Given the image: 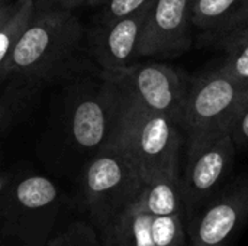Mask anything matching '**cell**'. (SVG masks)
<instances>
[{"instance_id":"19","label":"cell","mask_w":248,"mask_h":246,"mask_svg":"<svg viewBox=\"0 0 248 246\" xmlns=\"http://www.w3.org/2000/svg\"><path fill=\"white\" fill-rule=\"evenodd\" d=\"M87 0H57V3H60L62 7L65 9H73V7H78L86 4Z\"/></svg>"},{"instance_id":"18","label":"cell","mask_w":248,"mask_h":246,"mask_svg":"<svg viewBox=\"0 0 248 246\" xmlns=\"http://www.w3.org/2000/svg\"><path fill=\"white\" fill-rule=\"evenodd\" d=\"M230 135L238 149H247L248 148V90L244 94L234 119L230 125Z\"/></svg>"},{"instance_id":"13","label":"cell","mask_w":248,"mask_h":246,"mask_svg":"<svg viewBox=\"0 0 248 246\" xmlns=\"http://www.w3.org/2000/svg\"><path fill=\"white\" fill-rule=\"evenodd\" d=\"M193 26L214 43L248 26V0H193Z\"/></svg>"},{"instance_id":"9","label":"cell","mask_w":248,"mask_h":246,"mask_svg":"<svg viewBox=\"0 0 248 246\" xmlns=\"http://www.w3.org/2000/svg\"><path fill=\"white\" fill-rule=\"evenodd\" d=\"M97 235L100 246H186L187 219L185 215H154L135 197Z\"/></svg>"},{"instance_id":"22","label":"cell","mask_w":248,"mask_h":246,"mask_svg":"<svg viewBox=\"0 0 248 246\" xmlns=\"http://www.w3.org/2000/svg\"><path fill=\"white\" fill-rule=\"evenodd\" d=\"M105 3V0H87L86 1V4H89V6H102Z\"/></svg>"},{"instance_id":"16","label":"cell","mask_w":248,"mask_h":246,"mask_svg":"<svg viewBox=\"0 0 248 246\" xmlns=\"http://www.w3.org/2000/svg\"><path fill=\"white\" fill-rule=\"evenodd\" d=\"M45 246H100L97 231L89 222H73Z\"/></svg>"},{"instance_id":"2","label":"cell","mask_w":248,"mask_h":246,"mask_svg":"<svg viewBox=\"0 0 248 246\" xmlns=\"http://www.w3.org/2000/svg\"><path fill=\"white\" fill-rule=\"evenodd\" d=\"M81 33L80 22L68 10L35 12L13 46L9 75L26 81L54 77L68 62Z\"/></svg>"},{"instance_id":"17","label":"cell","mask_w":248,"mask_h":246,"mask_svg":"<svg viewBox=\"0 0 248 246\" xmlns=\"http://www.w3.org/2000/svg\"><path fill=\"white\" fill-rule=\"evenodd\" d=\"M153 0H105L103 10L99 19V23H108L121 17H125L128 14H132L148 4H151Z\"/></svg>"},{"instance_id":"15","label":"cell","mask_w":248,"mask_h":246,"mask_svg":"<svg viewBox=\"0 0 248 246\" xmlns=\"http://www.w3.org/2000/svg\"><path fill=\"white\" fill-rule=\"evenodd\" d=\"M224 51L221 68L231 77L248 84V26L215 42Z\"/></svg>"},{"instance_id":"7","label":"cell","mask_w":248,"mask_h":246,"mask_svg":"<svg viewBox=\"0 0 248 246\" xmlns=\"http://www.w3.org/2000/svg\"><path fill=\"white\" fill-rule=\"evenodd\" d=\"M119 113V88L103 70L96 81L86 84L76 96L70 112L73 142L96 154L112 145Z\"/></svg>"},{"instance_id":"6","label":"cell","mask_w":248,"mask_h":246,"mask_svg":"<svg viewBox=\"0 0 248 246\" xmlns=\"http://www.w3.org/2000/svg\"><path fill=\"white\" fill-rule=\"evenodd\" d=\"M247 90V83L221 67L198 75L189 84L182 116L186 139L228 130Z\"/></svg>"},{"instance_id":"14","label":"cell","mask_w":248,"mask_h":246,"mask_svg":"<svg viewBox=\"0 0 248 246\" xmlns=\"http://www.w3.org/2000/svg\"><path fill=\"white\" fill-rule=\"evenodd\" d=\"M35 14V0H16L0 13V81L9 75L13 46Z\"/></svg>"},{"instance_id":"24","label":"cell","mask_w":248,"mask_h":246,"mask_svg":"<svg viewBox=\"0 0 248 246\" xmlns=\"http://www.w3.org/2000/svg\"><path fill=\"white\" fill-rule=\"evenodd\" d=\"M3 244V236H1V232H0V246Z\"/></svg>"},{"instance_id":"8","label":"cell","mask_w":248,"mask_h":246,"mask_svg":"<svg viewBox=\"0 0 248 246\" xmlns=\"http://www.w3.org/2000/svg\"><path fill=\"white\" fill-rule=\"evenodd\" d=\"M108 74L145 109L167 115L182 125L189 84L174 67L137 61L118 72Z\"/></svg>"},{"instance_id":"12","label":"cell","mask_w":248,"mask_h":246,"mask_svg":"<svg viewBox=\"0 0 248 246\" xmlns=\"http://www.w3.org/2000/svg\"><path fill=\"white\" fill-rule=\"evenodd\" d=\"M150 6L112 22L97 23L92 33V52L103 71L118 72L140 61L138 43Z\"/></svg>"},{"instance_id":"23","label":"cell","mask_w":248,"mask_h":246,"mask_svg":"<svg viewBox=\"0 0 248 246\" xmlns=\"http://www.w3.org/2000/svg\"><path fill=\"white\" fill-rule=\"evenodd\" d=\"M6 4H9V1H7V0H0V12L4 9V6H6Z\"/></svg>"},{"instance_id":"3","label":"cell","mask_w":248,"mask_h":246,"mask_svg":"<svg viewBox=\"0 0 248 246\" xmlns=\"http://www.w3.org/2000/svg\"><path fill=\"white\" fill-rule=\"evenodd\" d=\"M60 212L58 187L44 175L9 181L0 194V232L22 246H45Z\"/></svg>"},{"instance_id":"1","label":"cell","mask_w":248,"mask_h":246,"mask_svg":"<svg viewBox=\"0 0 248 246\" xmlns=\"http://www.w3.org/2000/svg\"><path fill=\"white\" fill-rule=\"evenodd\" d=\"M118 88L119 113L112 145L134 161L144 184L166 173L180 171V151L186 141L182 125L167 115L145 109Z\"/></svg>"},{"instance_id":"21","label":"cell","mask_w":248,"mask_h":246,"mask_svg":"<svg viewBox=\"0 0 248 246\" xmlns=\"http://www.w3.org/2000/svg\"><path fill=\"white\" fill-rule=\"evenodd\" d=\"M9 181H10V177H9V175L0 174V194H1V191L4 190V187L9 184Z\"/></svg>"},{"instance_id":"20","label":"cell","mask_w":248,"mask_h":246,"mask_svg":"<svg viewBox=\"0 0 248 246\" xmlns=\"http://www.w3.org/2000/svg\"><path fill=\"white\" fill-rule=\"evenodd\" d=\"M9 107H10V104H9L6 100H0V123H1V122L4 120V117L7 116Z\"/></svg>"},{"instance_id":"4","label":"cell","mask_w":248,"mask_h":246,"mask_svg":"<svg viewBox=\"0 0 248 246\" xmlns=\"http://www.w3.org/2000/svg\"><path fill=\"white\" fill-rule=\"evenodd\" d=\"M144 187L134 161L118 146L110 145L89 159L81 180V206L87 222L102 229L131 204Z\"/></svg>"},{"instance_id":"5","label":"cell","mask_w":248,"mask_h":246,"mask_svg":"<svg viewBox=\"0 0 248 246\" xmlns=\"http://www.w3.org/2000/svg\"><path fill=\"white\" fill-rule=\"evenodd\" d=\"M237 146L228 130L186 139L180 187L187 222L227 184Z\"/></svg>"},{"instance_id":"10","label":"cell","mask_w":248,"mask_h":246,"mask_svg":"<svg viewBox=\"0 0 248 246\" xmlns=\"http://www.w3.org/2000/svg\"><path fill=\"white\" fill-rule=\"evenodd\" d=\"M248 222V174L227 183L189 222L186 246H228Z\"/></svg>"},{"instance_id":"11","label":"cell","mask_w":248,"mask_h":246,"mask_svg":"<svg viewBox=\"0 0 248 246\" xmlns=\"http://www.w3.org/2000/svg\"><path fill=\"white\" fill-rule=\"evenodd\" d=\"M193 0H154L147 12L138 59L174 58L192 46Z\"/></svg>"}]
</instances>
